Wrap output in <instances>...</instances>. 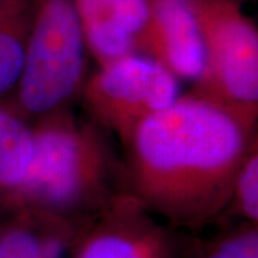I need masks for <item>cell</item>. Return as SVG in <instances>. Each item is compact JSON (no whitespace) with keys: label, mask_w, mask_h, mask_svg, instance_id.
Segmentation results:
<instances>
[{"label":"cell","mask_w":258,"mask_h":258,"mask_svg":"<svg viewBox=\"0 0 258 258\" xmlns=\"http://www.w3.org/2000/svg\"><path fill=\"white\" fill-rule=\"evenodd\" d=\"M205 258H258L257 224H249L221 240Z\"/></svg>","instance_id":"13"},{"label":"cell","mask_w":258,"mask_h":258,"mask_svg":"<svg viewBox=\"0 0 258 258\" xmlns=\"http://www.w3.org/2000/svg\"><path fill=\"white\" fill-rule=\"evenodd\" d=\"M88 53L99 66L135 53L152 0H75Z\"/></svg>","instance_id":"8"},{"label":"cell","mask_w":258,"mask_h":258,"mask_svg":"<svg viewBox=\"0 0 258 258\" xmlns=\"http://www.w3.org/2000/svg\"><path fill=\"white\" fill-rule=\"evenodd\" d=\"M76 258H176V244L171 231L122 189L93 215Z\"/></svg>","instance_id":"6"},{"label":"cell","mask_w":258,"mask_h":258,"mask_svg":"<svg viewBox=\"0 0 258 258\" xmlns=\"http://www.w3.org/2000/svg\"><path fill=\"white\" fill-rule=\"evenodd\" d=\"M30 158V123L0 105V214L26 175Z\"/></svg>","instance_id":"10"},{"label":"cell","mask_w":258,"mask_h":258,"mask_svg":"<svg viewBox=\"0 0 258 258\" xmlns=\"http://www.w3.org/2000/svg\"><path fill=\"white\" fill-rule=\"evenodd\" d=\"M36 5L37 0H0V102L18 83Z\"/></svg>","instance_id":"9"},{"label":"cell","mask_w":258,"mask_h":258,"mask_svg":"<svg viewBox=\"0 0 258 258\" xmlns=\"http://www.w3.org/2000/svg\"><path fill=\"white\" fill-rule=\"evenodd\" d=\"M231 203L251 224L258 221V152L257 145L245 158L235 178Z\"/></svg>","instance_id":"12"},{"label":"cell","mask_w":258,"mask_h":258,"mask_svg":"<svg viewBox=\"0 0 258 258\" xmlns=\"http://www.w3.org/2000/svg\"><path fill=\"white\" fill-rule=\"evenodd\" d=\"M204 68L191 95L228 112L248 132L258 118V32L237 0H191Z\"/></svg>","instance_id":"4"},{"label":"cell","mask_w":258,"mask_h":258,"mask_svg":"<svg viewBox=\"0 0 258 258\" xmlns=\"http://www.w3.org/2000/svg\"><path fill=\"white\" fill-rule=\"evenodd\" d=\"M135 53L155 60L179 81H197L204 68V45L191 0H152Z\"/></svg>","instance_id":"7"},{"label":"cell","mask_w":258,"mask_h":258,"mask_svg":"<svg viewBox=\"0 0 258 258\" xmlns=\"http://www.w3.org/2000/svg\"><path fill=\"white\" fill-rule=\"evenodd\" d=\"M81 93L93 122L126 148L144 120L181 96V81L155 60L132 53L99 66Z\"/></svg>","instance_id":"5"},{"label":"cell","mask_w":258,"mask_h":258,"mask_svg":"<svg viewBox=\"0 0 258 258\" xmlns=\"http://www.w3.org/2000/svg\"><path fill=\"white\" fill-rule=\"evenodd\" d=\"M86 53L75 0H37L22 72L0 105L29 123L64 109L85 82Z\"/></svg>","instance_id":"3"},{"label":"cell","mask_w":258,"mask_h":258,"mask_svg":"<svg viewBox=\"0 0 258 258\" xmlns=\"http://www.w3.org/2000/svg\"><path fill=\"white\" fill-rule=\"evenodd\" d=\"M32 158L26 175L6 210L28 211L68 221L98 214L122 191L119 165L106 131L76 119L64 109L33 120Z\"/></svg>","instance_id":"2"},{"label":"cell","mask_w":258,"mask_h":258,"mask_svg":"<svg viewBox=\"0 0 258 258\" xmlns=\"http://www.w3.org/2000/svg\"><path fill=\"white\" fill-rule=\"evenodd\" d=\"M257 145L228 112L191 93L145 119L128 147L125 189L174 227L198 230L228 208Z\"/></svg>","instance_id":"1"},{"label":"cell","mask_w":258,"mask_h":258,"mask_svg":"<svg viewBox=\"0 0 258 258\" xmlns=\"http://www.w3.org/2000/svg\"><path fill=\"white\" fill-rule=\"evenodd\" d=\"M69 227L50 235L35 230V215L28 211L0 214V258H62Z\"/></svg>","instance_id":"11"}]
</instances>
